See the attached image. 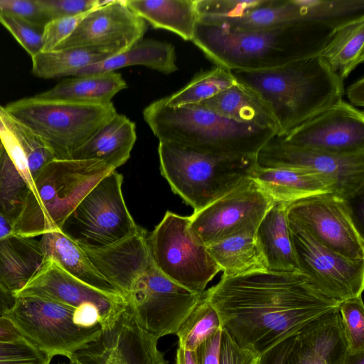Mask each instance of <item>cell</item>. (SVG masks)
Here are the masks:
<instances>
[{"label":"cell","instance_id":"60d3db41","mask_svg":"<svg viewBox=\"0 0 364 364\" xmlns=\"http://www.w3.org/2000/svg\"><path fill=\"white\" fill-rule=\"evenodd\" d=\"M104 2L101 0H37L48 21L87 13Z\"/></svg>","mask_w":364,"mask_h":364},{"label":"cell","instance_id":"7dc6e473","mask_svg":"<svg viewBox=\"0 0 364 364\" xmlns=\"http://www.w3.org/2000/svg\"><path fill=\"white\" fill-rule=\"evenodd\" d=\"M73 321L76 325L81 327H92L100 324L99 311L92 304H83L75 308L73 314Z\"/></svg>","mask_w":364,"mask_h":364},{"label":"cell","instance_id":"ab89813d","mask_svg":"<svg viewBox=\"0 0 364 364\" xmlns=\"http://www.w3.org/2000/svg\"><path fill=\"white\" fill-rule=\"evenodd\" d=\"M0 23L31 58L42 51L43 28L18 18L4 15L0 16Z\"/></svg>","mask_w":364,"mask_h":364},{"label":"cell","instance_id":"c3c4849f","mask_svg":"<svg viewBox=\"0 0 364 364\" xmlns=\"http://www.w3.org/2000/svg\"><path fill=\"white\" fill-rule=\"evenodd\" d=\"M346 94L352 105L363 107L364 105V78L361 77L350 85L347 88Z\"/></svg>","mask_w":364,"mask_h":364},{"label":"cell","instance_id":"9a60e30c","mask_svg":"<svg viewBox=\"0 0 364 364\" xmlns=\"http://www.w3.org/2000/svg\"><path fill=\"white\" fill-rule=\"evenodd\" d=\"M288 218L319 242L351 259H364V241L348 200L325 193L289 204Z\"/></svg>","mask_w":364,"mask_h":364},{"label":"cell","instance_id":"1f68e13d","mask_svg":"<svg viewBox=\"0 0 364 364\" xmlns=\"http://www.w3.org/2000/svg\"><path fill=\"white\" fill-rule=\"evenodd\" d=\"M255 234L235 235L207 246L210 255L223 271L222 277H232L267 270Z\"/></svg>","mask_w":364,"mask_h":364},{"label":"cell","instance_id":"11a10c76","mask_svg":"<svg viewBox=\"0 0 364 364\" xmlns=\"http://www.w3.org/2000/svg\"><path fill=\"white\" fill-rule=\"evenodd\" d=\"M2 150H3V146H2V144H1V140H0V155L1 154Z\"/></svg>","mask_w":364,"mask_h":364},{"label":"cell","instance_id":"3957f363","mask_svg":"<svg viewBox=\"0 0 364 364\" xmlns=\"http://www.w3.org/2000/svg\"><path fill=\"white\" fill-rule=\"evenodd\" d=\"M336 26L304 22L241 31L198 20L191 41L216 66L230 71L258 70L318 55Z\"/></svg>","mask_w":364,"mask_h":364},{"label":"cell","instance_id":"ac0fdd59","mask_svg":"<svg viewBox=\"0 0 364 364\" xmlns=\"http://www.w3.org/2000/svg\"><path fill=\"white\" fill-rule=\"evenodd\" d=\"M362 15L364 0H267L240 17L213 23L249 31L304 22L337 26Z\"/></svg>","mask_w":364,"mask_h":364},{"label":"cell","instance_id":"603a6c76","mask_svg":"<svg viewBox=\"0 0 364 364\" xmlns=\"http://www.w3.org/2000/svg\"><path fill=\"white\" fill-rule=\"evenodd\" d=\"M136 139L135 124L125 115L117 113L74 152L71 159L100 160L116 170L129 159Z\"/></svg>","mask_w":364,"mask_h":364},{"label":"cell","instance_id":"277c9868","mask_svg":"<svg viewBox=\"0 0 364 364\" xmlns=\"http://www.w3.org/2000/svg\"><path fill=\"white\" fill-rule=\"evenodd\" d=\"M272 112L277 137L343 100V81L319 55L258 70H231Z\"/></svg>","mask_w":364,"mask_h":364},{"label":"cell","instance_id":"44dd1931","mask_svg":"<svg viewBox=\"0 0 364 364\" xmlns=\"http://www.w3.org/2000/svg\"><path fill=\"white\" fill-rule=\"evenodd\" d=\"M347 350L338 309L297 333L287 364H342Z\"/></svg>","mask_w":364,"mask_h":364},{"label":"cell","instance_id":"7bdbcfd3","mask_svg":"<svg viewBox=\"0 0 364 364\" xmlns=\"http://www.w3.org/2000/svg\"><path fill=\"white\" fill-rule=\"evenodd\" d=\"M54 19L48 22L43 30L42 51L54 50L75 30L79 22L87 14Z\"/></svg>","mask_w":364,"mask_h":364},{"label":"cell","instance_id":"d6986e66","mask_svg":"<svg viewBox=\"0 0 364 364\" xmlns=\"http://www.w3.org/2000/svg\"><path fill=\"white\" fill-rule=\"evenodd\" d=\"M159 338L143 331L125 309L100 336L76 351L70 364H168Z\"/></svg>","mask_w":364,"mask_h":364},{"label":"cell","instance_id":"cb8c5ba5","mask_svg":"<svg viewBox=\"0 0 364 364\" xmlns=\"http://www.w3.org/2000/svg\"><path fill=\"white\" fill-rule=\"evenodd\" d=\"M198 105L237 122L269 129L279 134L272 112L252 90L237 82Z\"/></svg>","mask_w":364,"mask_h":364},{"label":"cell","instance_id":"b9f144b4","mask_svg":"<svg viewBox=\"0 0 364 364\" xmlns=\"http://www.w3.org/2000/svg\"><path fill=\"white\" fill-rule=\"evenodd\" d=\"M1 15L18 18L41 28L49 22L37 0H0Z\"/></svg>","mask_w":364,"mask_h":364},{"label":"cell","instance_id":"d590c367","mask_svg":"<svg viewBox=\"0 0 364 364\" xmlns=\"http://www.w3.org/2000/svg\"><path fill=\"white\" fill-rule=\"evenodd\" d=\"M0 117L21 145L30 170L36 178L45 165L55 159L52 151L34 131L7 112L1 105Z\"/></svg>","mask_w":364,"mask_h":364},{"label":"cell","instance_id":"681fc988","mask_svg":"<svg viewBox=\"0 0 364 364\" xmlns=\"http://www.w3.org/2000/svg\"><path fill=\"white\" fill-rule=\"evenodd\" d=\"M11 322L6 317L0 318V341H10L21 338Z\"/></svg>","mask_w":364,"mask_h":364},{"label":"cell","instance_id":"2e32d148","mask_svg":"<svg viewBox=\"0 0 364 364\" xmlns=\"http://www.w3.org/2000/svg\"><path fill=\"white\" fill-rule=\"evenodd\" d=\"M145 21L124 1H105L88 11L73 32L54 50L84 49L109 57L122 53L143 39Z\"/></svg>","mask_w":364,"mask_h":364},{"label":"cell","instance_id":"74e56055","mask_svg":"<svg viewBox=\"0 0 364 364\" xmlns=\"http://www.w3.org/2000/svg\"><path fill=\"white\" fill-rule=\"evenodd\" d=\"M338 311L348 349L353 352L364 350V306L362 295L341 302Z\"/></svg>","mask_w":364,"mask_h":364},{"label":"cell","instance_id":"d4e9b609","mask_svg":"<svg viewBox=\"0 0 364 364\" xmlns=\"http://www.w3.org/2000/svg\"><path fill=\"white\" fill-rule=\"evenodd\" d=\"M46 260L40 240L14 235L0 240V284L9 293L18 292Z\"/></svg>","mask_w":364,"mask_h":364},{"label":"cell","instance_id":"f907efd6","mask_svg":"<svg viewBox=\"0 0 364 364\" xmlns=\"http://www.w3.org/2000/svg\"><path fill=\"white\" fill-rule=\"evenodd\" d=\"M16 296L7 291L0 284V318L5 317L14 306Z\"/></svg>","mask_w":364,"mask_h":364},{"label":"cell","instance_id":"f5cc1de1","mask_svg":"<svg viewBox=\"0 0 364 364\" xmlns=\"http://www.w3.org/2000/svg\"><path fill=\"white\" fill-rule=\"evenodd\" d=\"M176 364H197L194 351L178 347L176 355Z\"/></svg>","mask_w":364,"mask_h":364},{"label":"cell","instance_id":"e575fe53","mask_svg":"<svg viewBox=\"0 0 364 364\" xmlns=\"http://www.w3.org/2000/svg\"><path fill=\"white\" fill-rule=\"evenodd\" d=\"M220 329V317L203 291L196 306L176 334L178 338V347L194 351Z\"/></svg>","mask_w":364,"mask_h":364},{"label":"cell","instance_id":"6da1fadb","mask_svg":"<svg viewBox=\"0 0 364 364\" xmlns=\"http://www.w3.org/2000/svg\"><path fill=\"white\" fill-rule=\"evenodd\" d=\"M225 330L241 348L260 355L338 309L298 271H257L221 277L205 291Z\"/></svg>","mask_w":364,"mask_h":364},{"label":"cell","instance_id":"83f0119b","mask_svg":"<svg viewBox=\"0 0 364 364\" xmlns=\"http://www.w3.org/2000/svg\"><path fill=\"white\" fill-rule=\"evenodd\" d=\"M174 46L165 41L141 39L126 51L77 71L74 77L112 72L132 65H144L168 75L178 70Z\"/></svg>","mask_w":364,"mask_h":364},{"label":"cell","instance_id":"52a82bcc","mask_svg":"<svg viewBox=\"0 0 364 364\" xmlns=\"http://www.w3.org/2000/svg\"><path fill=\"white\" fill-rule=\"evenodd\" d=\"M161 175L193 212L232 188L257 165V156H220L159 141Z\"/></svg>","mask_w":364,"mask_h":364},{"label":"cell","instance_id":"836d02e7","mask_svg":"<svg viewBox=\"0 0 364 364\" xmlns=\"http://www.w3.org/2000/svg\"><path fill=\"white\" fill-rule=\"evenodd\" d=\"M235 82L231 71L215 66L197 73L183 87L164 99L171 107L196 104L211 98Z\"/></svg>","mask_w":364,"mask_h":364},{"label":"cell","instance_id":"4dcf8cb0","mask_svg":"<svg viewBox=\"0 0 364 364\" xmlns=\"http://www.w3.org/2000/svg\"><path fill=\"white\" fill-rule=\"evenodd\" d=\"M343 81L364 60V15L337 25L318 54Z\"/></svg>","mask_w":364,"mask_h":364},{"label":"cell","instance_id":"d6a6232c","mask_svg":"<svg viewBox=\"0 0 364 364\" xmlns=\"http://www.w3.org/2000/svg\"><path fill=\"white\" fill-rule=\"evenodd\" d=\"M107 58L79 48L41 51L31 58L32 73L43 79L74 76L79 70Z\"/></svg>","mask_w":364,"mask_h":364},{"label":"cell","instance_id":"ffe728a7","mask_svg":"<svg viewBox=\"0 0 364 364\" xmlns=\"http://www.w3.org/2000/svg\"><path fill=\"white\" fill-rule=\"evenodd\" d=\"M15 296L38 297L73 308L92 304L99 311L102 328L112 325L127 307L122 296L109 294L87 284L50 258H46L38 272Z\"/></svg>","mask_w":364,"mask_h":364},{"label":"cell","instance_id":"5bb4252c","mask_svg":"<svg viewBox=\"0 0 364 364\" xmlns=\"http://www.w3.org/2000/svg\"><path fill=\"white\" fill-rule=\"evenodd\" d=\"M261 167L288 168L322 175L334 185V194L349 201L363 195L364 153L338 155L300 147L274 137L257 154Z\"/></svg>","mask_w":364,"mask_h":364},{"label":"cell","instance_id":"ee69618b","mask_svg":"<svg viewBox=\"0 0 364 364\" xmlns=\"http://www.w3.org/2000/svg\"><path fill=\"white\" fill-rule=\"evenodd\" d=\"M259 357L252 350L240 347L222 329L219 364H257Z\"/></svg>","mask_w":364,"mask_h":364},{"label":"cell","instance_id":"30bf717a","mask_svg":"<svg viewBox=\"0 0 364 364\" xmlns=\"http://www.w3.org/2000/svg\"><path fill=\"white\" fill-rule=\"evenodd\" d=\"M152 257L166 277L200 294L220 268L191 227L189 216L167 211L149 236Z\"/></svg>","mask_w":364,"mask_h":364},{"label":"cell","instance_id":"7402d4cb","mask_svg":"<svg viewBox=\"0 0 364 364\" xmlns=\"http://www.w3.org/2000/svg\"><path fill=\"white\" fill-rule=\"evenodd\" d=\"M248 177L274 203H291L318 194L334 193V185L329 179L304 170L261 167L257 164Z\"/></svg>","mask_w":364,"mask_h":364},{"label":"cell","instance_id":"f1b7e54d","mask_svg":"<svg viewBox=\"0 0 364 364\" xmlns=\"http://www.w3.org/2000/svg\"><path fill=\"white\" fill-rule=\"evenodd\" d=\"M124 4L153 27L191 41L198 21L196 0H126Z\"/></svg>","mask_w":364,"mask_h":364},{"label":"cell","instance_id":"7c38bea8","mask_svg":"<svg viewBox=\"0 0 364 364\" xmlns=\"http://www.w3.org/2000/svg\"><path fill=\"white\" fill-rule=\"evenodd\" d=\"M298 270L322 294L341 303L362 295L364 259L347 258L328 248L289 218Z\"/></svg>","mask_w":364,"mask_h":364},{"label":"cell","instance_id":"db71d44e","mask_svg":"<svg viewBox=\"0 0 364 364\" xmlns=\"http://www.w3.org/2000/svg\"><path fill=\"white\" fill-rule=\"evenodd\" d=\"M342 364H364V350L353 352L348 349Z\"/></svg>","mask_w":364,"mask_h":364},{"label":"cell","instance_id":"4fadbf2b","mask_svg":"<svg viewBox=\"0 0 364 364\" xmlns=\"http://www.w3.org/2000/svg\"><path fill=\"white\" fill-rule=\"evenodd\" d=\"M274 204L248 176L203 209L189 216L191 227L208 246L229 237L256 233L268 210Z\"/></svg>","mask_w":364,"mask_h":364},{"label":"cell","instance_id":"9f6ffc18","mask_svg":"<svg viewBox=\"0 0 364 364\" xmlns=\"http://www.w3.org/2000/svg\"><path fill=\"white\" fill-rule=\"evenodd\" d=\"M61 364H65V363H61ZM68 364H70V363H68Z\"/></svg>","mask_w":364,"mask_h":364},{"label":"cell","instance_id":"5b68a950","mask_svg":"<svg viewBox=\"0 0 364 364\" xmlns=\"http://www.w3.org/2000/svg\"><path fill=\"white\" fill-rule=\"evenodd\" d=\"M144 121L159 141L220 156H257L277 133L237 122L197 104L171 107L164 98L143 111Z\"/></svg>","mask_w":364,"mask_h":364},{"label":"cell","instance_id":"7a4b0ae2","mask_svg":"<svg viewBox=\"0 0 364 364\" xmlns=\"http://www.w3.org/2000/svg\"><path fill=\"white\" fill-rule=\"evenodd\" d=\"M89 259L124 297L137 326L159 339L177 333L203 294L186 289L159 270L149 235L141 227L119 243L91 251Z\"/></svg>","mask_w":364,"mask_h":364},{"label":"cell","instance_id":"9c48e42d","mask_svg":"<svg viewBox=\"0 0 364 364\" xmlns=\"http://www.w3.org/2000/svg\"><path fill=\"white\" fill-rule=\"evenodd\" d=\"M122 181L116 170L106 175L67 217L60 230L88 250L108 247L136 233L139 226L125 204Z\"/></svg>","mask_w":364,"mask_h":364},{"label":"cell","instance_id":"816d5d0a","mask_svg":"<svg viewBox=\"0 0 364 364\" xmlns=\"http://www.w3.org/2000/svg\"><path fill=\"white\" fill-rule=\"evenodd\" d=\"M15 222L0 213V240L15 235Z\"/></svg>","mask_w":364,"mask_h":364},{"label":"cell","instance_id":"f35d334b","mask_svg":"<svg viewBox=\"0 0 364 364\" xmlns=\"http://www.w3.org/2000/svg\"><path fill=\"white\" fill-rule=\"evenodd\" d=\"M52 358L23 338L0 341V364H50Z\"/></svg>","mask_w":364,"mask_h":364},{"label":"cell","instance_id":"ba28073f","mask_svg":"<svg viewBox=\"0 0 364 364\" xmlns=\"http://www.w3.org/2000/svg\"><path fill=\"white\" fill-rule=\"evenodd\" d=\"M4 109L34 131L55 159H71L117 113L112 102L91 105L36 96L12 102Z\"/></svg>","mask_w":364,"mask_h":364},{"label":"cell","instance_id":"8fae6325","mask_svg":"<svg viewBox=\"0 0 364 364\" xmlns=\"http://www.w3.org/2000/svg\"><path fill=\"white\" fill-rule=\"evenodd\" d=\"M16 298L5 317L23 338L51 357L63 355L69 359L102 333L100 324L76 325L73 321L75 308L34 296Z\"/></svg>","mask_w":364,"mask_h":364},{"label":"cell","instance_id":"8d00e7d4","mask_svg":"<svg viewBox=\"0 0 364 364\" xmlns=\"http://www.w3.org/2000/svg\"><path fill=\"white\" fill-rule=\"evenodd\" d=\"M267 0H196L198 20L218 22L240 17Z\"/></svg>","mask_w":364,"mask_h":364},{"label":"cell","instance_id":"e0dca14e","mask_svg":"<svg viewBox=\"0 0 364 364\" xmlns=\"http://www.w3.org/2000/svg\"><path fill=\"white\" fill-rule=\"evenodd\" d=\"M278 138L333 154L364 153L363 112L341 100Z\"/></svg>","mask_w":364,"mask_h":364},{"label":"cell","instance_id":"f6af8a7d","mask_svg":"<svg viewBox=\"0 0 364 364\" xmlns=\"http://www.w3.org/2000/svg\"><path fill=\"white\" fill-rule=\"evenodd\" d=\"M222 329L203 342L195 350L197 364H219Z\"/></svg>","mask_w":364,"mask_h":364},{"label":"cell","instance_id":"4316f807","mask_svg":"<svg viewBox=\"0 0 364 364\" xmlns=\"http://www.w3.org/2000/svg\"><path fill=\"white\" fill-rule=\"evenodd\" d=\"M40 242L46 258L55 260L75 278L105 293L120 295L97 270L82 247L60 230L42 235Z\"/></svg>","mask_w":364,"mask_h":364},{"label":"cell","instance_id":"f546056e","mask_svg":"<svg viewBox=\"0 0 364 364\" xmlns=\"http://www.w3.org/2000/svg\"><path fill=\"white\" fill-rule=\"evenodd\" d=\"M127 87L122 76L114 71L75 76L58 82L50 90L35 95L91 105H107Z\"/></svg>","mask_w":364,"mask_h":364},{"label":"cell","instance_id":"8992f818","mask_svg":"<svg viewBox=\"0 0 364 364\" xmlns=\"http://www.w3.org/2000/svg\"><path fill=\"white\" fill-rule=\"evenodd\" d=\"M112 171L97 159H53L36 176L15 221V235L36 237L60 230L81 200Z\"/></svg>","mask_w":364,"mask_h":364},{"label":"cell","instance_id":"484cf974","mask_svg":"<svg viewBox=\"0 0 364 364\" xmlns=\"http://www.w3.org/2000/svg\"><path fill=\"white\" fill-rule=\"evenodd\" d=\"M289 204L274 203L256 231V240L267 270L299 272L289 228Z\"/></svg>","mask_w":364,"mask_h":364},{"label":"cell","instance_id":"bcb514c9","mask_svg":"<svg viewBox=\"0 0 364 364\" xmlns=\"http://www.w3.org/2000/svg\"><path fill=\"white\" fill-rule=\"evenodd\" d=\"M297 333L282 341L261 354L257 364H287L296 339Z\"/></svg>","mask_w":364,"mask_h":364}]
</instances>
